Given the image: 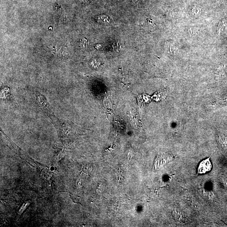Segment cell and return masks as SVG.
I'll return each mask as SVG.
<instances>
[{"mask_svg": "<svg viewBox=\"0 0 227 227\" xmlns=\"http://www.w3.org/2000/svg\"><path fill=\"white\" fill-rule=\"evenodd\" d=\"M45 97L43 95L38 94V103H39L40 106H41L43 110H45L46 112H48L49 113H51L52 112L50 110L49 107V105L48 104L47 101L46 100Z\"/></svg>", "mask_w": 227, "mask_h": 227, "instance_id": "2", "label": "cell"}, {"mask_svg": "<svg viewBox=\"0 0 227 227\" xmlns=\"http://www.w3.org/2000/svg\"><path fill=\"white\" fill-rule=\"evenodd\" d=\"M212 165L210 160V158L204 160L201 162L198 168V174H202L206 173L211 170Z\"/></svg>", "mask_w": 227, "mask_h": 227, "instance_id": "1", "label": "cell"}, {"mask_svg": "<svg viewBox=\"0 0 227 227\" xmlns=\"http://www.w3.org/2000/svg\"><path fill=\"white\" fill-rule=\"evenodd\" d=\"M227 29V20L224 19L219 22L217 28V33L218 35L221 34Z\"/></svg>", "mask_w": 227, "mask_h": 227, "instance_id": "3", "label": "cell"}, {"mask_svg": "<svg viewBox=\"0 0 227 227\" xmlns=\"http://www.w3.org/2000/svg\"><path fill=\"white\" fill-rule=\"evenodd\" d=\"M168 48L169 49V51L172 54L175 55L177 53H178L179 51L178 48L175 46V45H171L169 44Z\"/></svg>", "mask_w": 227, "mask_h": 227, "instance_id": "4", "label": "cell"}, {"mask_svg": "<svg viewBox=\"0 0 227 227\" xmlns=\"http://www.w3.org/2000/svg\"><path fill=\"white\" fill-rule=\"evenodd\" d=\"M201 12V9L199 8L197 6H193L191 8V13L192 15H198Z\"/></svg>", "mask_w": 227, "mask_h": 227, "instance_id": "5", "label": "cell"}]
</instances>
